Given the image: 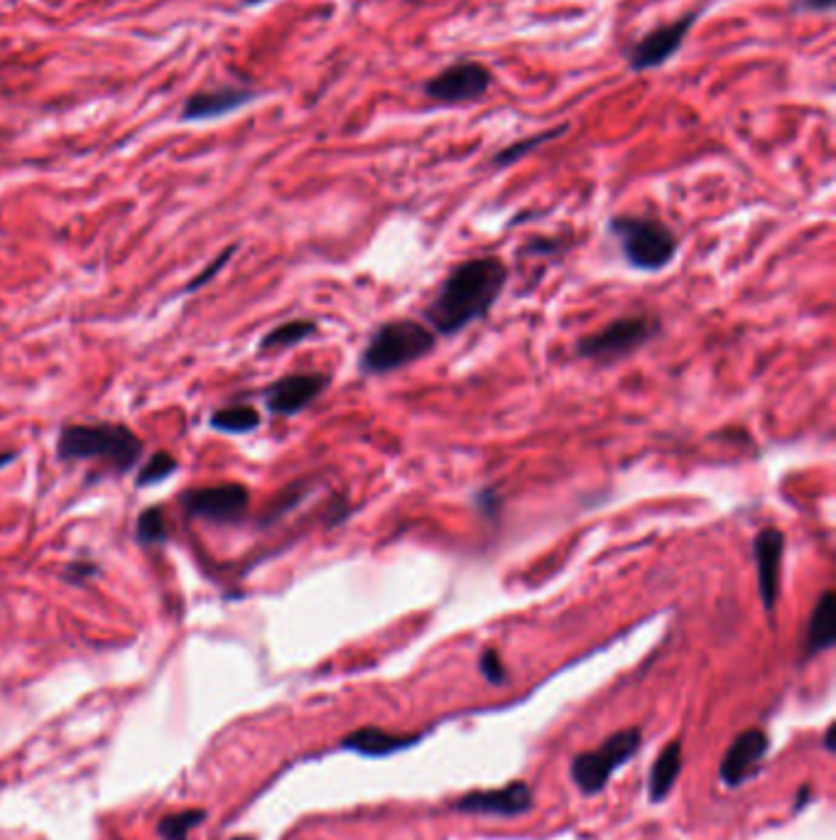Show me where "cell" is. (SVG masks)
<instances>
[{"mask_svg": "<svg viewBox=\"0 0 836 840\" xmlns=\"http://www.w3.org/2000/svg\"><path fill=\"white\" fill-rule=\"evenodd\" d=\"M508 280L503 260L486 256L459 264L442 280L435 298L425 308L427 327L435 334L452 337L471 322L486 318Z\"/></svg>", "mask_w": 836, "mask_h": 840, "instance_id": "1", "label": "cell"}, {"mask_svg": "<svg viewBox=\"0 0 836 840\" xmlns=\"http://www.w3.org/2000/svg\"><path fill=\"white\" fill-rule=\"evenodd\" d=\"M234 251H236V246H228L226 251H224V254L222 256H216L214 260H212V264H208L202 273H200V276H196V278H192V283H190V286H186L184 288V293H194L196 288H202V286H206V283L208 280H212L214 276H216V273L218 270H222L224 266H226V260L231 258V256H234Z\"/></svg>", "mask_w": 836, "mask_h": 840, "instance_id": "25", "label": "cell"}, {"mask_svg": "<svg viewBox=\"0 0 836 840\" xmlns=\"http://www.w3.org/2000/svg\"><path fill=\"white\" fill-rule=\"evenodd\" d=\"M753 555L758 568V591H761L763 607L773 613L780 595V571H783L785 536L780 529H763L753 539Z\"/></svg>", "mask_w": 836, "mask_h": 840, "instance_id": "13", "label": "cell"}, {"mask_svg": "<svg viewBox=\"0 0 836 840\" xmlns=\"http://www.w3.org/2000/svg\"><path fill=\"white\" fill-rule=\"evenodd\" d=\"M562 134H567V126H555V128L545 130V134H537V136H530V138L515 140L513 146L503 148L499 152V156L493 158V166H496V168H508V166H513V162H518L521 158H525L527 152H533L535 148L549 143V140H557Z\"/></svg>", "mask_w": 836, "mask_h": 840, "instance_id": "20", "label": "cell"}, {"mask_svg": "<svg viewBox=\"0 0 836 840\" xmlns=\"http://www.w3.org/2000/svg\"><path fill=\"white\" fill-rule=\"evenodd\" d=\"M180 504L192 519L212 523H238L246 517L250 495L244 485L224 482L214 487L190 489L180 497Z\"/></svg>", "mask_w": 836, "mask_h": 840, "instance_id": "8", "label": "cell"}, {"mask_svg": "<svg viewBox=\"0 0 836 840\" xmlns=\"http://www.w3.org/2000/svg\"><path fill=\"white\" fill-rule=\"evenodd\" d=\"M437 344L430 327L415 320L383 322L363 347L358 369L366 376H383L403 366H410L427 357Z\"/></svg>", "mask_w": 836, "mask_h": 840, "instance_id": "3", "label": "cell"}, {"mask_svg": "<svg viewBox=\"0 0 836 840\" xmlns=\"http://www.w3.org/2000/svg\"><path fill=\"white\" fill-rule=\"evenodd\" d=\"M479 669H481L483 679H486L491 685H503L505 681H508V673H505V667L499 657V651H493V649L483 651L481 659H479Z\"/></svg>", "mask_w": 836, "mask_h": 840, "instance_id": "24", "label": "cell"}, {"mask_svg": "<svg viewBox=\"0 0 836 840\" xmlns=\"http://www.w3.org/2000/svg\"><path fill=\"white\" fill-rule=\"evenodd\" d=\"M204 818H206V811L202 809H184L178 814H170L160 821L158 833L164 840H186L196 826H202Z\"/></svg>", "mask_w": 836, "mask_h": 840, "instance_id": "21", "label": "cell"}, {"mask_svg": "<svg viewBox=\"0 0 836 840\" xmlns=\"http://www.w3.org/2000/svg\"><path fill=\"white\" fill-rule=\"evenodd\" d=\"M824 747H827L829 752L834 749V725L827 727V735H824Z\"/></svg>", "mask_w": 836, "mask_h": 840, "instance_id": "29", "label": "cell"}, {"mask_svg": "<svg viewBox=\"0 0 836 840\" xmlns=\"http://www.w3.org/2000/svg\"><path fill=\"white\" fill-rule=\"evenodd\" d=\"M679 769H682V742L673 740L657 755L655 765L651 769V779H647V794H651L653 804L667 799V794L673 791L675 781L679 777Z\"/></svg>", "mask_w": 836, "mask_h": 840, "instance_id": "17", "label": "cell"}, {"mask_svg": "<svg viewBox=\"0 0 836 840\" xmlns=\"http://www.w3.org/2000/svg\"><path fill=\"white\" fill-rule=\"evenodd\" d=\"M18 460V453L15 450H0V470L8 465H13Z\"/></svg>", "mask_w": 836, "mask_h": 840, "instance_id": "28", "label": "cell"}, {"mask_svg": "<svg viewBox=\"0 0 836 840\" xmlns=\"http://www.w3.org/2000/svg\"><path fill=\"white\" fill-rule=\"evenodd\" d=\"M317 332V322L312 320H290L272 330L260 340V352H272V349H288L304 342L307 337Z\"/></svg>", "mask_w": 836, "mask_h": 840, "instance_id": "19", "label": "cell"}, {"mask_svg": "<svg viewBox=\"0 0 836 840\" xmlns=\"http://www.w3.org/2000/svg\"><path fill=\"white\" fill-rule=\"evenodd\" d=\"M170 529H168V519H164V511L160 507H150L142 511L138 517V527H136V539L142 545H160L168 541Z\"/></svg>", "mask_w": 836, "mask_h": 840, "instance_id": "22", "label": "cell"}, {"mask_svg": "<svg viewBox=\"0 0 836 840\" xmlns=\"http://www.w3.org/2000/svg\"><path fill=\"white\" fill-rule=\"evenodd\" d=\"M530 806H533L530 787H527L525 781H511L508 787H501V789L471 791V794L459 796V799L452 801V811L513 818V816L530 811Z\"/></svg>", "mask_w": 836, "mask_h": 840, "instance_id": "12", "label": "cell"}, {"mask_svg": "<svg viewBox=\"0 0 836 840\" xmlns=\"http://www.w3.org/2000/svg\"><path fill=\"white\" fill-rule=\"evenodd\" d=\"M231 840H253V838H231Z\"/></svg>", "mask_w": 836, "mask_h": 840, "instance_id": "32", "label": "cell"}, {"mask_svg": "<svg viewBox=\"0 0 836 840\" xmlns=\"http://www.w3.org/2000/svg\"><path fill=\"white\" fill-rule=\"evenodd\" d=\"M493 86V74L486 64L474 60H459L427 79L422 94L430 102L457 106L479 102Z\"/></svg>", "mask_w": 836, "mask_h": 840, "instance_id": "7", "label": "cell"}, {"mask_svg": "<svg viewBox=\"0 0 836 840\" xmlns=\"http://www.w3.org/2000/svg\"><path fill=\"white\" fill-rule=\"evenodd\" d=\"M609 228L619 238L623 256L633 268L653 273L665 268L677 256V236L663 222L621 214L613 216Z\"/></svg>", "mask_w": 836, "mask_h": 840, "instance_id": "4", "label": "cell"}, {"mask_svg": "<svg viewBox=\"0 0 836 840\" xmlns=\"http://www.w3.org/2000/svg\"><path fill=\"white\" fill-rule=\"evenodd\" d=\"M329 386V379L324 374H290L282 376L278 381L262 391V398H266V406L272 413V416H282L290 418L302 413L304 408H310L312 403L324 394V389Z\"/></svg>", "mask_w": 836, "mask_h": 840, "instance_id": "10", "label": "cell"}, {"mask_svg": "<svg viewBox=\"0 0 836 840\" xmlns=\"http://www.w3.org/2000/svg\"><path fill=\"white\" fill-rule=\"evenodd\" d=\"M248 6H258V3H266V0H246Z\"/></svg>", "mask_w": 836, "mask_h": 840, "instance_id": "31", "label": "cell"}, {"mask_svg": "<svg viewBox=\"0 0 836 840\" xmlns=\"http://www.w3.org/2000/svg\"><path fill=\"white\" fill-rule=\"evenodd\" d=\"M178 470H180V462L174 460V455L168 450H160L156 455H150V460L140 467L136 485L138 487L160 485V482H164V479H170Z\"/></svg>", "mask_w": 836, "mask_h": 840, "instance_id": "23", "label": "cell"}, {"mask_svg": "<svg viewBox=\"0 0 836 840\" xmlns=\"http://www.w3.org/2000/svg\"><path fill=\"white\" fill-rule=\"evenodd\" d=\"M770 749V737L765 730L751 727L736 737L719 767V779L726 789L741 787L746 779H751L753 774L761 769L763 759Z\"/></svg>", "mask_w": 836, "mask_h": 840, "instance_id": "11", "label": "cell"}, {"mask_svg": "<svg viewBox=\"0 0 836 840\" xmlns=\"http://www.w3.org/2000/svg\"><path fill=\"white\" fill-rule=\"evenodd\" d=\"M802 10H817V13H829L834 8V0H800Z\"/></svg>", "mask_w": 836, "mask_h": 840, "instance_id": "27", "label": "cell"}, {"mask_svg": "<svg viewBox=\"0 0 836 840\" xmlns=\"http://www.w3.org/2000/svg\"><path fill=\"white\" fill-rule=\"evenodd\" d=\"M836 641V595L834 591H824L812 609L805 635V659L817 657L827 651Z\"/></svg>", "mask_w": 836, "mask_h": 840, "instance_id": "15", "label": "cell"}, {"mask_svg": "<svg viewBox=\"0 0 836 840\" xmlns=\"http://www.w3.org/2000/svg\"><path fill=\"white\" fill-rule=\"evenodd\" d=\"M412 742H417L415 735H395L381 727H361L356 733L346 735L341 747L363 757H390L395 752L410 747Z\"/></svg>", "mask_w": 836, "mask_h": 840, "instance_id": "16", "label": "cell"}, {"mask_svg": "<svg viewBox=\"0 0 836 840\" xmlns=\"http://www.w3.org/2000/svg\"><path fill=\"white\" fill-rule=\"evenodd\" d=\"M260 425L258 411L253 406H246V403H236V406H228L216 411L212 416V428L222 430L226 435H248Z\"/></svg>", "mask_w": 836, "mask_h": 840, "instance_id": "18", "label": "cell"}, {"mask_svg": "<svg viewBox=\"0 0 836 840\" xmlns=\"http://www.w3.org/2000/svg\"><path fill=\"white\" fill-rule=\"evenodd\" d=\"M142 455L138 435L118 423L67 425L57 440V457L62 462L94 460L104 462L114 475L133 470Z\"/></svg>", "mask_w": 836, "mask_h": 840, "instance_id": "2", "label": "cell"}, {"mask_svg": "<svg viewBox=\"0 0 836 840\" xmlns=\"http://www.w3.org/2000/svg\"><path fill=\"white\" fill-rule=\"evenodd\" d=\"M94 573H96V565L94 563L76 561V563L69 565L67 573H64V575H67L69 583H82V581H86V577H92Z\"/></svg>", "mask_w": 836, "mask_h": 840, "instance_id": "26", "label": "cell"}, {"mask_svg": "<svg viewBox=\"0 0 836 840\" xmlns=\"http://www.w3.org/2000/svg\"><path fill=\"white\" fill-rule=\"evenodd\" d=\"M810 799V787H805V789H802L800 791V796H797V804H795V809H802V806H805V801Z\"/></svg>", "mask_w": 836, "mask_h": 840, "instance_id": "30", "label": "cell"}, {"mask_svg": "<svg viewBox=\"0 0 836 840\" xmlns=\"http://www.w3.org/2000/svg\"><path fill=\"white\" fill-rule=\"evenodd\" d=\"M697 18H699V10H692V13L673 20V23L657 25L655 30L647 32V35H643L631 47L629 67L637 74L663 67V64L673 60L677 50L685 45L689 30L697 23Z\"/></svg>", "mask_w": 836, "mask_h": 840, "instance_id": "9", "label": "cell"}, {"mask_svg": "<svg viewBox=\"0 0 836 840\" xmlns=\"http://www.w3.org/2000/svg\"><path fill=\"white\" fill-rule=\"evenodd\" d=\"M660 330V322L653 315H625V318L613 320L601 330L581 337L577 344V354L589 362L611 364L619 359L633 354L635 349L645 347Z\"/></svg>", "mask_w": 836, "mask_h": 840, "instance_id": "6", "label": "cell"}, {"mask_svg": "<svg viewBox=\"0 0 836 840\" xmlns=\"http://www.w3.org/2000/svg\"><path fill=\"white\" fill-rule=\"evenodd\" d=\"M641 742H643V735L637 727L619 730V733H613L611 737L603 740L597 749L581 752V755L571 759V767H569L571 781L577 784V789L585 796L603 791L607 789L609 779L613 777V772L635 757V752L641 749Z\"/></svg>", "mask_w": 836, "mask_h": 840, "instance_id": "5", "label": "cell"}, {"mask_svg": "<svg viewBox=\"0 0 836 840\" xmlns=\"http://www.w3.org/2000/svg\"><path fill=\"white\" fill-rule=\"evenodd\" d=\"M253 102V92L238 89V86H222L214 92L194 94L182 108V121H208V118L226 116L236 108Z\"/></svg>", "mask_w": 836, "mask_h": 840, "instance_id": "14", "label": "cell"}]
</instances>
